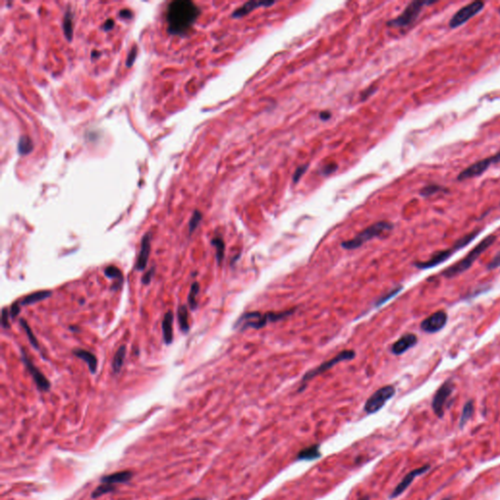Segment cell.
Listing matches in <instances>:
<instances>
[{"instance_id":"5b68a950","label":"cell","mask_w":500,"mask_h":500,"mask_svg":"<svg viewBox=\"0 0 500 500\" xmlns=\"http://www.w3.org/2000/svg\"><path fill=\"white\" fill-rule=\"evenodd\" d=\"M435 3L436 1H412L405 7L400 16L389 21L387 25L391 27H405L416 21L424 6H429Z\"/></svg>"},{"instance_id":"f35d334b","label":"cell","mask_w":500,"mask_h":500,"mask_svg":"<svg viewBox=\"0 0 500 500\" xmlns=\"http://www.w3.org/2000/svg\"><path fill=\"white\" fill-rule=\"evenodd\" d=\"M10 318H11V316L8 313V309L7 308H3L2 312H1V325H2L3 328H9L10 327V323H9V319Z\"/></svg>"},{"instance_id":"277c9868","label":"cell","mask_w":500,"mask_h":500,"mask_svg":"<svg viewBox=\"0 0 500 500\" xmlns=\"http://www.w3.org/2000/svg\"><path fill=\"white\" fill-rule=\"evenodd\" d=\"M394 229V225L388 221H379L370 227L363 230L359 235H357L354 239L343 242L341 247L344 250H354L360 249L368 242L372 241L375 238H379L384 235L389 234Z\"/></svg>"},{"instance_id":"7dc6e473","label":"cell","mask_w":500,"mask_h":500,"mask_svg":"<svg viewBox=\"0 0 500 500\" xmlns=\"http://www.w3.org/2000/svg\"><path fill=\"white\" fill-rule=\"evenodd\" d=\"M120 16L123 17V18H125V19H130V18H132V12L130 10H128V9H125V10H122L120 12Z\"/></svg>"},{"instance_id":"3957f363","label":"cell","mask_w":500,"mask_h":500,"mask_svg":"<svg viewBox=\"0 0 500 500\" xmlns=\"http://www.w3.org/2000/svg\"><path fill=\"white\" fill-rule=\"evenodd\" d=\"M295 312V309L283 312H269L262 314L260 312H249L242 315L237 322L235 323L234 327L240 329L241 331H245L249 328L260 329L267 325L269 323L278 322L283 320L289 316H291Z\"/></svg>"},{"instance_id":"ee69618b","label":"cell","mask_w":500,"mask_h":500,"mask_svg":"<svg viewBox=\"0 0 500 500\" xmlns=\"http://www.w3.org/2000/svg\"><path fill=\"white\" fill-rule=\"evenodd\" d=\"M377 90V87L376 86H370L368 89H366L362 94H361V101H366L368 100L372 95H374L375 92Z\"/></svg>"},{"instance_id":"d590c367","label":"cell","mask_w":500,"mask_h":500,"mask_svg":"<svg viewBox=\"0 0 500 500\" xmlns=\"http://www.w3.org/2000/svg\"><path fill=\"white\" fill-rule=\"evenodd\" d=\"M402 288H403V287H402L401 285L395 287L394 289H392L391 291H389L388 293H386L385 295H383L380 299H378V300H377V302H376V304H375V306H376V307H380V306H382L383 304H385L386 302H388L389 300H391L392 298H394L396 295H398V294H399V293L402 290Z\"/></svg>"},{"instance_id":"603a6c76","label":"cell","mask_w":500,"mask_h":500,"mask_svg":"<svg viewBox=\"0 0 500 500\" xmlns=\"http://www.w3.org/2000/svg\"><path fill=\"white\" fill-rule=\"evenodd\" d=\"M177 315H178V322H179V326H180L181 330L184 333L189 332V330H190V323H189L188 307L186 305L179 306Z\"/></svg>"},{"instance_id":"8fae6325","label":"cell","mask_w":500,"mask_h":500,"mask_svg":"<svg viewBox=\"0 0 500 500\" xmlns=\"http://www.w3.org/2000/svg\"><path fill=\"white\" fill-rule=\"evenodd\" d=\"M448 320V314L445 311L440 310L423 320L420 324V328L426 333H437L447 325Z\"/></svg>"},{"instance_id":"836d02e7","label":"cell","mask_w":500,"mask_h":500,"mask_svg":"<svg viewBox=\"0 0 500 500\" xmlns=\"http://www.w3.org/2000/svg\"><path fill=\"white\" fill-rule=\"evenodd\" d=\"M474 412V402L473 400H469L463 407L461 418H460V426H463L472 416Z\"/></svg>"},{"instance_id":"60d3db41","label":"cell","mask_w":500,"mask_h":500,"mask_svg":"<svg viewBox=\"0 0 500 500\" xmlns=\"http://www.w3.org/2000/svg\"><path fill=\"white\" fill-rule=\"evenodd\" d=\"M137 53H138V49H137V47L135 46V47H133V48L131 49V51L129 52V54H128V56H127V60H126V66H127V68L132 67V65L134 64L135 59H136V57H137Z\"/></svg>"},{"instance_id":"4316f807","label":"cell","mask_w":500,"mask_h":500,"mask_svg":"<svg viewBox=\"0 0 500 500\" xmlns=\"http://www.w3.org/2000/svg\"><path fill=\"white\" fill-rule=\"evenodd\" d=\"M105 273V275L109 278H113L115 280H117V282L115 283V285H122L125 281V278H124V275L122 273V271L116 267V266H109L105 269L104 271Z\"/></svg>"},{"instance_id":"f907efd6","label":"cell","mask_w":500,"mask_h":500,"mask_svg":"<svg viewBox=\"0 0 500 500\" xmlns=\"http://www.w3.org/2000/svg\"><path fill=\"white\" fill-rule=\"evenodd\" d=\"M499 13H500V8H499Z\"/></svg>"},{"instance_id":"8d00e7d4","label":"cell","mask_w":500,"mask_h":500,"mask_svg":"<svg viewBox=\"0 0 500 500\" xmlns=\"http://www.w3.org/2000/svg\"><path fill=\"white\" fill-rule=\"evenodd\" d=\"M308 168H309V165H308V164H303V165H300V166H299V167L295 170V172H294V174H293V177H292V181H293V183H294V184H297V183L301 180V178L305 175V173H306V171H307V169H308Z\"/></svg>"},{"instance_id":"ab89813d","label":"cell","mask_w":500,"mask_h":500,"mask_svg":"<svg viewBox=\"0 0 500 500\" xmlns=\"http://www.w3.org/2000/svg\"><path fill=\"white\" fill-rule=\"evenodd\" d=\"M154 273H155V268H154V266H152V267H151V268H150V270H149V271H148V272H147V273L143 275V277H142V283H143V284H145V285L150 284V281H151V279H152V276H153Z\"/></svg>"},{"instance_id":"f1b7e54d","label":"cell","mask_w":500,"mask_h":500,"mask_svg":"<svg viewBox=\"0 0 500 500\" xmlns=\"http://www.w3.org/2000/svg\"><path fill=\"white\" fill-rule=\"evenodd\" d=\"M211 245L215 248L216 250V260H217V263L220 265L224 259V256H225V250H226V247H225V242L222 238L220 237H216L214 239H212L211 241Z\"/></svg>"},{"instance_id":"8992f818","label":"cell","mask_w":500,"mask_h":500,"mask_svg":"<svg viewBox=\"0 0 500 500\" xmlns=\"http://www.w3.org/2000/svg\"><path fill=\"white\" fill-rule=\"evenodd\" d=\"M356 358V353L355 351L353 350H344L342 352H340L339 354H337L335 357H333L332 359L323 363L322 365H320L318 368L314 369V370H311L309 371L308 373H306L305 375L303 376L302 378V387H300V389L298 390V392H302L303 389L305 388L306 386V383H308L310 380L314 379L315 377L319 376V375H323L325 373H326L327 371L331 370L332 368H334L336 365L340 364L341 362H345V361H352Z\"/></svg>"},{"instance_id":"484cf974","label":"cell","mask_w":500,"mask_h":500,"mask_svg":"<svg viewBox=\"0 0 500 500\" xmlns=\"http://www.w3.org/2000/svg\"><path fill=\"white\" fill-rule=\"evenodd\" d=\"M125 357H126V346L123 345L119 348V350L115 354V357L113 360V371L115 374H120V372L122 371L124 364H125Z\"/></svg>"},{"instance_id":"7bdbcfd3","label":"cell","mask_w":500,"mask_h":500,"mask_svg":"<svg viewBox=\"0 0 500 500\" xmlns=\"http://www.w3.org/2000/svg\"><path fill=\"white\" fill-rule=\"evenodd\" d=\"M500 267V251L493 258V260L488 264L487 266V269L489 271H492V270H496L498 268Z\"/></svg>"},{"instance_id":"74e56055","label":"cell","mask_w":500,"mask_h":500,"mask_svg":"<svg viewBox=\"0 0 500 500\" xmlns=\"http://www.w3.org/2000/svg\"><path fill=\"white\" fill-rule=\"evenodd\" d=\"M338 166L337 164L335 163H329V164H325L324 165L321 170H320V173L322 175H325V176H327V175H330L332 173H334L336 170H337Z\"/></svg>"},{"instance_id":"5bb4252c","label":"cell","mask_w":500,"mask_h":500,"mask_svg":"<svg viewBox=\"0 0 500 500\" xmlns=\"http://www.w3.org/2000/svg\"><path fill=\"white\" fill-rule=\"evenodd\" d=\"M418 338L413 333H405L400 336L391 347V351L396 356H400L416 346Z\"/></svg>"},{"instance_id":"bcb514c9","label":"cell","mask_w":500,"mask_h":500,"mask_svg":"<svg viewBox=\"0 0 500 500\" xmlns=\"http://www.w3.org/2000/svg\"><path fill=\"white\" fill-rule=\"evenodd\" d=\"M320 119L323 121V122H326V121H329L331 119V113L328 112V111H325V112H322L320 114Z\"/></svg>"},{"instance_id":"c3c4849f","label":"cell","mask_w":500,"mask_h":500,"mask_svg":"<svg viewBox=\"0 0 500 500\" xmlns=\"http://www.w3.org/2000/svg\"><path fill=\"white\" fill-rule=\"evenodd\" d=\"M96 54H100V53H99V52H97V51H92V58H94V57H99V56H98V55H96Z\"/></svg>"},{"instance_id":"2e32d148","label":"cell","mask_w":500,"mask_h":500,"mask_svg":"<svg viewBox=\"0 0 500 500\" xmlns=\"http://www.w3.org/2000/svg\"><path fill=\"white\" fill-rule=\"evenodd\" d=\"M429 468H430V466H429V465H425V466H423V467H420V468H418V469H415V470H413V471L409 472V473H408V474H407V475H406V476H405V477L401 480V482H400V484L396 487V489L393 491L391 498H392V499H394V498H398L399 496H400V495H401V494H402V493H403V492H404V491H405V490H406V489L410 486V484L413 482V480H414L417 476H419V475H421V474L425 473L426 471H428V470H429Z\"/></svg>"},{"instance_id":"7402d4cb","label":"cell","mask_w":500,"mask_h":500,"mask_svg":"<svg viewBox=\"0 0 500 500\" xmlns=\"http://www.w3.org/2000/svg\"><path fill=\"white\" fill-rule=\"evenodd\" d=\"M322 456L321 450H320V445L315 444L310 447L305 448L304 450H300L297 455L298 460H306V461H312L320 458Z\"/></svg>"},{"instance_id":"4fadbf2b","label":"cell","mask_w":500,"mask_h":500,"mask_svg":"<svg viewBox=\"0 0 500 500\" xmlns=\"http://www.w3.org/2000/svg\"><path fill=\"white\" fill-rule=\"evenodd\" d=\"M456 251L454 250L453 248L450 249V250H439L437 252H435L430 259L426 260V261H415L413 263V265L419 269V270H428V269H432V268H435L441 264H443L444 262H446L448 259H450L453 253H455Z\"/></svg>"},{"instance_id":"7a4b0ae2","label":"cell","mask_w":500,"mask_h":500,"mask_svg":"<svg viewBox=\"0 0 500 500\" xmlns=\"http://www.w3.org/2000/svg\"><path fill=\"white\" fill-rule=\"evenodd\" d=\"M496 241L497 237L495 235L488 236L482 242H480L464 258L444 270L441 273V275L447 278H452L465 273L473 266L475 261H477V259H479V257L485 251L489 250L496 243Z\"/></svg>"},{"instance_id":"f546056e","label":"cell","mask_w":500,"mask_h":500,"mask_svg":"<svg viewBox=\"0 0 500 500\" xmlns=\"http://www.w3.org/2000/svg\"><path fill=\"white\" fill-rule=\"evenodd\" d=\"M446 192H449V190L446 187H443V186H440V185H437V184H430V185L424 187L419 192V194L423 198H428V197H432V196H434L436 194L446 193Z\"/></svg>"},{"instance_id":"d6a6232c","label":"cell","mask_w":500,"mask_h":500,"mask_svg":"<svg viewBox=\"0 0 500 500\" xmlns=\"http://www.w3.org/2000/svg\"><path fill=\"white\" fill-rule=\"evenodd\" d=\"M20 324H21L22 327L24 328V330L25 331V334H26V336H27V338H28L29 343L31 344V346H32L34 349L38 350V349H39V344H38V342H37V339H36L35 335L33 334V332H32L31 328H30V326H29V325H28V324L26 323V321H25V320H24V319H21V320H20Z\"/></svg>"},{"instance_id":"7c38bea8","label":"cell","mask_w":500,"mask_h":500,"mask_svg":"<svg viewBox=\"0 0 500 500\" xmlns=\"http://www.w3.org/2000/svg\"><path fill=\"white\" fill-rule=\"evenodd\" d=\"M22 360H23V363L25 364L26 370L28 371L29 375H31L37 389L41 392H48L51 387L50 381L33 365V363L26 357L25 351H23V350H22Z\"/></svg>"},{"instance_id":"1f68e13d","label":"cell","mask_w":500,"mask_h":500,"mask_svg":"<svg viewBox=\"0 0 500 500\" xmlns=\"http://www.w3.org/2000/svg\"><path fill=\"white\" fill-rule=\"evenodd\" d=\"M33 149V144H32V141L30 138H28L27 136H22L19 140V144H18V150L21 154L23 155H25V154H28Z\"/></svg>"},{"instance_id":"9c48e42d","label":"cell","mask_w":500,"mask_h":500,"mask_svg":"<svg viewBox=\"0 0 500 500\" xmlns=\"http://www.w3.org/2000/svg\"><path fill=\"white\" fill-rule=\"evenodd\" d=\"M485 7V2L483 1H474L471 2L462 8H460L450 20L449 25L450 28H456L462 25H464L466 22L471 20L473 17L478 15L480 12L483 11Z\"/></svg>"},{"instance_id":"816d5d0a","label":"cell","mask_w":500,"mask_h":500,"mask_svg":"<svg viewBox=\"0 0 500 500\" xmlns=\"http://www.w3.org/2000/svg\"></svg>"},{"instance_id":"44dd1931","label":"cell","mask_w":500,"mask_h":500,"mask_svg":"<svg viewBox=\"0 0 500 500\" xmlns=\"http://www.w3.org/2000/svg\"><path fill=\"white\" fill-rule=\"evenodd\" d=\"M51 295H52V291H50V290H39V291H36V292L29 293V294L25 295L19 302H20L21 306L33 305V304H35L37 302H40L42 300H45V299L49 298Z\"/></svg>"},{"instance_id":"52a82bcc","label":"cell","mask_w":500,"mask_h":500,"mask_svg":"<svg viewBox=\"0 0 500 500\" xmlns=\"http://www.w3.org/2000/svg\"><path fill=\"white\" fill-rule=\"evenodd\" d=\"M395 394L396 389L393 385H386L378 389L367 400L365 403V411L368 414H375L395 396Z\"/></svg>"},{"instance_id":"cb8c5ba5","label":"cell","mask_w":500,"mask_h":500,"mask_svg":"<svg viewBox=\"0 0 500 500\" xmlns=\"http://www.w3.org/2000/svg\"><path fill=\"white\" fill-rule=\"evenodd\" d=\"M63 30L66 38L68 40H72L74 36V16L71 9L65 13L63 20Z\"/></svg>"},{"instance_id":"9a60e30c","label":"cell","mask_w":500,"mask_h":500,"mask_svg":"<svg viewBox=\"0 0 500 500\" xmlns=\"http://www.w3.org/2000/svg\"><path fill=\"white\" fill-rule=\"evenodd\" d=\"M150 250H151V233H147L143 237L141 242V249L135 265V269L137 271H143L147 268Z\"/></svg>"},{"instance_id":"ac0fdd59","label":"cell","mask_w":500,"mask_h":500,"mask_svg":"<svg viewBox=\"0 0 500 500\" xmlns=\"http://www.w3.org/2000/svg\"><path fill=\"white\" fill-rule=\"evenodd\" d=\"M173 322L174 314L172 311H168L164 315L161 324L163 341L166 345H170L173 342Z\"/></svg>"},{"instance_id":"681fc988","label":"cell","mask_w":500,"mask_h":500,"mask_svg":"<svg viewBox=\"0 0 500 500\" xmlns=\"http://www.w3.org/2000/svg\"><path fill=\"white\" fill-rule=\"evenodd\" d=\"M371 500V498H370L369 496H366V497H364V498H362L361 500Z\"/></svg>"},{"instance_id":"b9f144b4","label":"cell","mask_w":500,"mask_h":500,"mask_svg":"<svg viewBox=\"0 0 500 500\" xmlns=\"http://www.w3.org/2000/svg\"><path fill=\"white\" fill-rule=\"evenodd\" d=\"M21 313V305H20V302L19 301H16L12 304L11 308H10V316H11V319H15L19 316V314Z\"/></svg>"},{"instance_id":"d4e9b609","label":"cell","mask_w":500,"mask_h":500,"mask_svg":"<svg viewBox=\"0 0 500 500\" xmlns=\"http://www.w3.org/2000/svg\"><path fill=\"white\" fill-rule=\"evenodd\" d=\"M480 233H481V230H475V231H473V232H471V233H469V234H467V235H465V236L461 237L460 239H458V240L454 243V245L452 246V248L454 249L455 251H458V250L464 249V248H465V247H467L469 244H471V243H472V242H473V241H474V240H475V239L479 236V234H480Z\"/></svg>"},{"instance_id":"d6986e66","label":"cell","mask_w":500,"mask_h":500,"mask_svg":"<svg viewBox=\"0 0 500 500\" xmlns=\"http://www.w3.org/2000/svg\"><path fill=\"white\" fill-rule=\"evenodd\" d=\"M133 477V473L131 471H120L110 475H106L101 479L102 484H109L113 486H117L120 484H126L130 482Z\"/></svg>"},{"instance_id":"e575fe53","label":"cell","mask_w":500,"mask_h":500,"mask_svg":"<svg viewBox=\"0 0 500 500\" xmlns=\"http://www.w3.org/2000/svg\"><path fill=\"white\" fill-rule=\"evenodd\" d=\"M201 220H202V213L200 210H195L193 213V216L189 222V235H192L197 230V228L200 224Z\"/></svg>"},{"instance_id":"4dcf8cb0","label":"cell","mask_w":500,"mask_h":500,"mask_svg":"<svg viewBox=\"0 0 500 500\" xmlns=\"http://www.w3.org/2000/svg\"><path fill=\"white\" fill-rule=\"evenodd\" d=\"M115 491H116V487L115 486L109 485V484H102L101 483V485L99 487H97L93 491V493L91 495V498L93 500H97V499L102 498V497H104V496H106L108 494H112Z\"/></svg>"},{"instance_id":"6da1fadb","label":"cell","mask_w":500,"mask_h":500,"mask_svg":"<svg viewBox=\"0 0 500 500\" xmlns=\"http://www.w3.org/2000/svg\"><path fill=\"white\" fill-rule=\"evenodd\" d=\"M200 8L190 0L171 2L166 11L168 32L173 35L186 33L200 15Z\"/></svg>"},{"instance_id":"30bf717a","label":"cell","mask_w":500,"mask_h":500,"mask_svg":"<svg viewBox=\"0 0 500 500\" xmlns=\"http://www.w3.org/2000/svg\"><path fill=\"white\" fill-rule=\"evenodd\" d=\"M454 390V384L451 379L447 380L436 392L433 400L432 407L434 412L439 416L443 417L445 412V404Z\"/></svg>"},{"instance_id":"f6af8a7d","label":"cell","mask_w":500,"mask_h":500,"mask_svg":"<svg viewBox=\"0 0 500 500\" xmlns=\"http://www.w3.org/2000/svg\"><path fill=\"white\" fill-rule=\"evenodd\" d=\"M114 26H115V21H114V20H112V19H109V20H107V21L105 22V24H104V25H103V28H104L105 30H111Z\"/></svg>"},{"instance_id":"ffe728a7","label":"cell","mask_w":500,"mask_h":500,"mask_svg":"<svg viewBox=\"0 0 500 500\" xmlns=\"http://www.w3.org/2000/svg\"><path fill=\"white\" fill-rule=\"evenodd\" d=\"M74 355L75 357L81 359L82 361H84L87 364L88 369L91 372V374H93V375L96 374L97 368H98V360L94 354H92L91 352H89L87 350L75 349V350H74Z\"/></svg>"},{"instance_id":"ba28073f","label":"cell","mask_w":500,"mask_h":500,"mask_svg":"<svg viewBox=\"0 0 500 500\" xmlns=\"http://www.w3.org/2000/svg\"><path fill=\"white\" fill-rule=\"evenodd\" d=\"M500 161V150L490 156V157H487V158H483L479 161H476L475 163H473L472 165L468 166L467 168H465L463 171H461L458 176H457V180L458 181H465V180H468V179H472V178H475V177H479L481 175H483L493 164L495 163H498Z\"/></svg>"},{"instance_id":"83f0119b","label":"cell","mask_w":500,"mask_h":500,"mask_svg":"<svg viewBox=\"0 0 500 500\" xmlns=\"http://www.w3.org/2000/svg\"><path fill=\"white\" fill-rule=\"evenodd\" d=\"M200 293V283L198 281L193 282L189 295H188V305L191 310H196L198 308V295Z\"/></svg>"},{"instance_id":"e0dca14e","label":"cell","mask_w":500,"mask_h":500,"mask_svg":"<svg viewBox=\"0 0 500 500\" xmlns=\"http://www.w3.org/2000/svg\"><path fill=\"white\" fill-rule=\"evenodd\" d=\"M275 4V1H249L246 2L243 6L239 7L232 14L233 19H241L247 15H249L252 11L260 7H270Z\"/></svg>"}]
</instances>
